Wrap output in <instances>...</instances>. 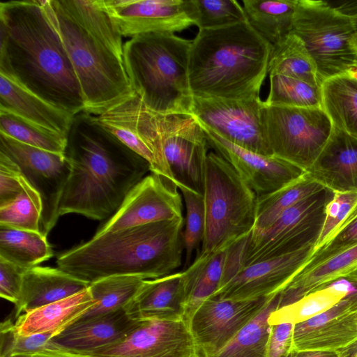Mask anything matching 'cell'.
Returning a JSON list of instances; mask_svg holds the SVG:
<instances>
[{"label":"cell","instance_id":"cell-1","mask_svg":"<svg viewBox=\"0 0 357 357\" xmlns=\"http://www.w3.org/2000/svg\"><path fill=\"white\" fill-rule=\"evenodd\" d=\"M0 74L75 116L81 87L47 0L0 3Z\"/></svg>","mask_w":357,"mask_h":357},{"label":"cell","instance_id":"cell-2","mask_svg":"<svg viewBox=\"0 0 357 357\" xmlns=\"http://www.w3.org/2000/svg\"><path fill=\"white\" fill-rule=\"evenodd\" d=\"M64 153L70 171L59 216L73 213L96 220L112 216L128 193L151 172L144 158L86 112L73 116Z\"/></svg>","mask_w":357,"mask_h":357},{"label":"cell","instance_id":"cell-3","mask_svg":"<svg viewBox=\"0 0 357 357\" xmlns=\"http://www.w3.org/2000/svg\"><path fill=\"white\" fill-rule=\"evenodd\" d=\"M77 77L84 111L94 116L132 96L123 36L102 0H47Z\"/></svg>","mask_w":357,"mask_h":357},{"label":"cell","instance_id":"cell-4","mask_svg":"<svg viewBox=\"0 0 357 357\" xmlns=\"http://www.w3.org/2000/svg\"><path fill=\"white\" fill-rule=\"evenodd\" d=\"M183 226V217L95 234L60 254L56 264L89 284L114 275L163 277L181 264Z\"/></svg>","mask_w":357,"mask_h":357},{"label":"cell","instance_id":"cell-5","mask_svg":"<svg viewBox=\"0 0 357 357\" xmlns=\"http://www.w3.org/2000/svg\"><path fill=\"white\" fill-rule=\"evenodd\" d=\"M272 50L273 45L247 21L199 30L189 56L188 78L193 97H259Z\"/></svg>","mask_w":357,"mask_h":357},{"label":"cell","instance_id":"cell-6","mask_svg":"<svg viewBox=\"0 0 357 357\" xmlns=\"http://www.w3.org/2000/svg\"><path fill=\"white\" fill-rule=\"evenodd\" d=\"M192 41L172 33H151L124 43L131 86L148 109L162 114L192 115L188 78Z\"/></svg>","mask_w":357,"mask_h":357},{"label":"cell","instance_id":"cell-7","mask_svg":"<svg viewBox=\"0 0 357 357\" xmlns=\"http://www.w3.org/2000/svg\"><path fill=\"white\" fill-rule=\"evenodd\" d=\"M203 196L205 230L200 255L226 250L252 231L257 195L233 167L213 152L206 157Z\"/></svg>","mask_w":357,"mask_h":357},{"label":"cell","instance_id":"cell-8","mask_svg":"<svg viewBox=\"0 0 357 357\" xmlns=\"http://www.w3.org/2000/svg\"><path fill=\"white\" fill-rule=\"evenodd\" d=\"M291 33L301 38L314 60L320 81L356 68L352 20L327 2L297 0Z\"/></svg>","mask_w":357,"mask_h":357},{"label":"cell","instance_id":"cell-9","mask_svg":"<svg viewBox=\"0 0 357 357\" xmlns=\"http://www.w3.org/2000/svg\"><path fill=\"white\" fill-rule=\"evenodd\" d=\"M261 122L272 155L307 172L328 140L333 125L322 107L265 105Z\"/></svg>","mask_w":357,"mask_h":357},{"label":"cell","instance_id":"cell-10","mask_svg":"<svg viewBox=\"0 0 357 357\" xmlns=\"http://www.w3.org/2000/svg\"><path fill=\"white\" fill-rule=\"evenodd\" d=\"M333 194L324 188L287 209L265 230L251 232L243 241L240 269L314 244Z\"/></svg>","mask_w":357,"mask_h":357},{"label":"cell","instance_id":"cell-11","mask_svg":"<svg viewBox=\"0 0 357 357\" xmlns=\"http://www.w3.org/2000/svg\"><path fill=\"white\" fill-rule=\"evenodd\" d=\"M56 345L68 357H201L184 319L137 320L121 339L96 349L76 351Z\"/></svg>","mask_w":357,"mask_h":357},{"label":"cell","instance_id":"cell-12","mask_svg":"<svg viewBox=\"0 0 357 357\" xmlns=\"http://www.w3.org/2000/svg\"><path fill=\"white\" fill-rule=\"evenodd\" d=\"M95 116L105 129L144 158L151 173L176 187L164 155L158 113L148 109L135 93Z\"/></svg>","mask_w":357,"mask_h":357},{"label":"cell","instance_id":"cell-13","mask_svg":"<svg viewBox=\"0 0 357 357\" xmlns=\"http://www.w3.org/2000/svg\"><path fill=\"white\" fill-rule=\"evenodd\" d=\"M0 152L13 160L22 176L42 200L40 232L47 236L55 226L61 198L70 165L64 154L56 153L20 142L0 132Z\"/></svg>","mask_w":357,"mask_h":357},{"label":"cell","instance_id":"cell-14","mask_svg":"<svg viewBox=\"0 0 357 357\" xmlns=\"http://www.w3.org/2000/svg\"><path fill=\"white\" fill-rule=\"evenodd\" d=\"M260 97L224 99L193 97L192 115L227 141L264 155H272L261 122Z\"/></svg>","mask_w":357,"mask_h":357},{"label":"cell","instance_id":"cell-15","mask_svg":"<svg viewBox=\"0 0 357 357\" xmlns=\"http://www.w3.org/2000/svg\"><path fill=\"white\" fill-rule=\"evenodd\" d=\"M162 149L176 187L187 186L203 195L208 142L192 115L158 113Z\"/></svg>","mask_w":357,"mask_h":357},{"label":"cell","instance_id":"cell-16","mask_svg":"<svg viewBox=\"0 0 357 357\" xmlns=\"http://www.w3.org/2000/svg\"><path fill=\"white\" fill-rule=\"evenodd\" d=\"M273 296L245 301L211 297L204 301L189 321L201 357H212L218 353Z\"/></svg>","mask_w":357,"mask_h":357},{"label":"cell","instance_id":"cell-17","mask_svg":"<svg viewBox=\"0 0 357 357\" xmlns=\"http://www.w3.org/2000/svg\"><path fill=\"white\" fill-rule=\"evenodd\" d=\"M314 243L296 251L242 267L211 297L245 301L280 293L310 261Z\"/></svg>","mask_w":357,"mask_h":357},{"label":"cell","instance_id":"cell-18","mask_svg":"<svg viewBox=\"0 0 357 357\" xmlns=\"http://www.w3.org/2000/svg\"><path fill=\"white\" fill-rule=\"evenodd\" d=\"M182 208L178 188L151 172L128 193L96 235L183 218Z\"/></svg>","mask_w":357,"mask_h":357},{"label":"cell","instance_id":"cell-19","mask_svg":"<svg viewBox=\"0 0 357 357\" xmlns=\"http://www.w3.org/2000/svg\"><path fill=\"white\" fill-rule=\"evenodd\" d=\"M200 126L208 145L233 167L257 197L272 193L307 172L274 155H264L236 146Z\"/></svg>","mask_w":357,"mask_h":357},{"label":"cell","instance_id":"cell-20","mask_svg":"<svg viewBox=\"0 0 357 357\" xmlns=\"http://www.w3.org/2000/svg\"><path fill=\"white\" fill-rule=\"evenodd\" d=\"M103 6L124 37L151 33H172L194 22L183 0H102Z\"/></svg>","mask_w":357,"mask_h":357},{"label":"cell","instance_id":"cell-21","mask_svg":"<svg viewBox=\"0 0 357 357\" xmlns=\"http://www.w3.org/2000/svg\"><path fill=\"white\" fill-rule=\"evenodd\" d=\"M357 340V321L347 296L332 308L294 324L293 349L337 351Z\"/></svg>","mask_w":357,"mask_h":357},{"label":"cell","instance_id":"cell-22","mask_svg":"<svg viewBox=\"0 0 357 357\" xmlns=\"http://www.w3.org/2000/svg\"><path fill=\"white\" fill-rule=\"evenodd\" d=\"M307 172L333 192H357V138L333 126L328 140Z\"/></svg>","mask_w":357,"mask_h":357},{"label":"cell","instance_id":"cell-23","mask_svg":"<svg viewBox=\"0 0 357 357\" xmlns=\"http://www.w3.org/2000/svg\"><path fill=\"white\" fill-rule=\"evenodd\" d=\"M125 310L134 320H185L184 272L144 280Z\"/></svg>","mask_w":357,"mask_h":357},{"label":"cell","instance_id":"cell-24","mask_svg":"<svg viewBox=\"0 0 357 357\" xmlns=\"http://www.w3.org/2000/svg\"><path fill=\"white\" fill-rule=\"evenodd\" d=\"M125 309L108 314L80 318L52 342L65 349L89 351L111 344L124 337L136 325Z\"/></svg>","mask_w":357,"mask_h":357},{"label":"cell","instance_id":"cell-25","mask_svg":"<svg viewBox=\"0 0 357 357\" xmlns=\"http://www.w3.org/2000/svg\"><path fill=\"white\" fill-rule=\"evenodd\" d=\"M89 283L59 268L34 266L24 275L15 319L20 314L66 298L89 287Z\"/></svg>","mask_w":357,"mask_h":357},{"label":"cell","instance_id":"cell-26","mask_svg":"<svg viewBox=\"0 0 357 357\" xmlns=\"http://www.w3.org/2000/svg\"><path fill=\"white\" fill-rule=\"evenodd\" d=\"M0 112L13 114L66 137L74 116L2 74H0Z\"/></svg>","mask_w":357,"mask_h":357},{"label":"cell","instance_id":"cell-27","mask_svg":"<svg viewBox=\"0 0 357 357\" xmlns=\"http://www.w3.org/2000/svg\"><path fill=\"white\" fill-rule=\"evenodd\" d=\"M357 269V244L306 266L278 295V308L291 304L309 293L345 279Z\"/></svg>","mask_w":357,"mask_h":357},{"label":"cell","instance_id":"cell-28","mask_svg":"<svg viewBox=\"0 0 357 357\" xmlns=\"http://www.w3.org/2000/svg\"><path fill=\"white\" fill-rule=\"evenodd\" d=\"M94 305L95 301L88 287L69 297L20 314L15 319V328L17 333L22 335L61 333Z\"/></svg>","mask_w":357,"mask_h":357},{"label":"cell","instance_id":"cell-29","mask_svg":"<svg viewBox=\"0 0 357 357\" xmlns=\"http://www.w3.org/2000/svg\"><path fill=\"white\" fill-rule=\"evenodd\" d=\"M227 250L209 255H199L184 272L185 320L220 287L224 275Z\"/></svg>","mask_w":357,"mask_h":357},{"label":"cell","instance_id":"cell-30","mask_svg":"<svg viewBox=\"0 0 357 357\" xmlns=\"http://www.w3.org/2000/svg\"><path fill=\"white\" fill-rule=\"evenodd\" d=\"M246 20L271 45L291 33L297 0H243Z\"/></svg>","mask_w":357,"mask_h":357},{"label":"cell","instance_id":"cell-31","mask_svg":"<svg viewBox=\"0 0 357 357\" xmlns=\"http://www.w3.org/2000/svg\"><path fill=\"white\" fill-rule=\"evenodd\" d=\"M322 107L333 126L357 138V79L348 73L321 84Z\"/></svg>","mask_w":357,"mask_h":357},{"label":"cell","instance_id":"cell-32","mask_svg":"<svg viewBox=\"0 0 357 357\" xmlns=\"http://www.w3.org/2000/svg\"><path fill=\"white\" fill-rule=\"evenodd\" d=\"M268 73L291 77L314 86L322 84L314 60L303 40L291 33L273 45Z\"/></svg>","mask_w":357,"mask_h":357},{"label":"cell","instance_id":"cell-33","mask_svg":"<svg viewBox=\"0 0 357 357\" xmlns=\"http://www.w3.org/2000/svg\"><path fill=\"white\" fill-rule=\"evenodd\" d=\"M323 188L307 172L280 189L257 197L255 223L252 233L265 230L287 209Z\"/></svg>","mask_w":357,"mask_h":357},{"label":"cell","instance_id":"cell-34","mask_svg":"<svg viewBox=\"0 0 357 357\" xmlns=\"http://www.w3.org/2000/svg\"><path fill=\"white\" fill-rule=\"evenodd\" d=\"M350 292L347 283L338 280L309 293L291 304L276 309L270 314L268 324L304 322L332 308Z\"/></svg>","mask_w":357,"mask_h":357},{"label":"cell","instance_id":"cell-35","mask_svg":"<svg viewBox=\"0 0 357 357\" xmlns=\"http://www.w3.org/2000/svg\"><path fill=\"white\" fill-rule=\"evenodd\" d=\"M53 256L47 236L41 232L0 226V257L26 269Z\"/></svg>","mask_w":357,"mask_h":357},{"label":"cell","instance_id":"cell-36","mask_svg":"<svg viewBox=\"0 0 357 357\" xmlns=\"http://www.w3.org/2000/svg\"><path fill=\"white\" fill-rule=\"evenodd\" d=\"M278 295L212 357H266L271 328L268 319L278 309Z\"/></svg>","mask_w":357,"mask_h":357},{"label":"cell","instance_id":"cell-37","mask_svg":"<svg viewBox=\"0 0 357 357\" xmlns=\"http://www.w3.org/2000/svg\"><path fill=\"white\" fill-rule=\"evenodd\" d=\"M137 275H114L90 283L95 305L81 318L108 314L125 309L135 298L144 281Z\"/></svg>","mask_w":357,"mask_h":357},{"label":"cell","instance_id":"cell-38","mask_svg":"<svg viewBox=\"0 0 357 357\" xmlns=\"http://www.w3.org/2000/svg\"><path fill=\"white\" fill-rule=\"evenodd\" d=\"M265 105L291 107H322L321 86L282 75H269Z\"/></svg>","mask_w":357,"mask_h":357},{"label":"cell","instance_id":"cell-39","mask_svg":"<svg viewBox=\"0 0 357 357\" xmlns=\"http://www.w3.org/2000/svg\"><path fill=\"white\" fill-rule=\"evenodd\" d=\"M21 182L23 190L12 202L0 207V226L40 232L41 197L22 174Z\"/></svg>","mask_w":357,"mask_h":357},{"label":"cell","instance_id":"cell-40","mask_svg":"<svg viewBox=\"0 0 357 357\" xmlns=\"http://www.w3.org/2000/svg\"><path fill=\"white\" fill-rule=\"evenodd\" d=\"M0 132L25 144L64 154L66 137L44 129L13 114L0 112Z\"/></svg>","mask_w":357,"mask_h":357},{"label":"cell","instance_id":"cell-41","mask_svg":"<svg viewBox=\"0 0 357 357\" xmlns=\"http://www.w3.org/2000/svg\"><path fill=\"white\" fill-rule=\"evenodd\" d=\"M184 6L199 30L247 21L243 6L235 0H190L184 1Z\"/></svg>","mask_w":357,"mask_h":357},{"label":"cell","instance_id":"cell-42","mask_svg":"<svg viewBox=\"0 0 357 357\" xmlns=\"http://www.w3.org/2000/svg\"><path fill=\"white\" fill-rule=\"evenodd\" d=\"M357 215V192H334L327 204L313 255L331 242Z\"/></svg>","mask_w":357,"mask_h":357},{"label":"cell","instance_id":"cell-43","mask_svg":"<svg viewBox=\"0 0 357 357\" xmlns=\"http://www.w3.org/2000/svg\"><path fill=\"white\" fill-rule=\"evenodd\" d=\"M186 208L183 243L185 250V268L190 265L192 253L202 243L205 230V208L203 195L185 185L178 188Z\"/></svg>","mask_w":357,"mask_h":357},{"label":"cell","instance_id":"cell-44","mask_svg":"<svg viewBox=\"0 0 357 357\" xmlns=\"http://www.w3.org/2000/svg\"><path fill=\"white\" fill-rule=\"evenodd\" d=\"M59 333L20 335L15 330L14 321L8 318L0 324V357H19L33 354L46 347Z\"/></svg>","mask_w":357,"mask_h":357},{"label":"cell","instance_id":"cell-45","mask_svg":"<svg viewBox=\"0 0 357 357\" xmlns=\"http://www.w3.org/2000/svg\"><path fill=\"white\" fill-rule=\"evenodd\" d=\"M21 176L17 165L0 152V207L12 202L23 190Z\"/></svg>","mask_w":357,"mask_h":357},{"label":"cell","instance_id":"cell-46","mask_svg":"<svg viewBox=\"0 0 357 357\" xmlns=\"http://www.w3.org/2000/svg\"><path fill=\"white\" fill-rule=\"evenodd\" d=\"M27 270L0 257V296L2 298L14 305L17 302L23 277Z\"/></svg>","mask_w":357,"mask_h":357},{"label":"cell","instance_id":"cell-47","mask_svg":"<svg viewBox=\"0 0 357 357\" xmlns=\"http://www.w3.org/2000/svg\"><path fill=\"white\" fill-rule=\"evenodd\" d=\"M294 324L271 325L266 357H289L293 349Z\"/></svg>","mask_w":357,"mask_h":357},{"label":"cell","instance_id":"cell-48","mask_svg":"<svg viewBox=\"0 0 357 357\" xmlns=\"http://www.w3.org/2000/svg\"><path fill=\"white\" fill-rule=\"evenodd\" d=\"M357 244V215L331 242L317 252L310 263L312 265L336 252Z\"/></svg>","mask_w":357,"mask_h":357},{"label":"cell","instance_id":"cell-49","mask_svg":"<svg viewBox=\"0 0 357 357\" xmlns=\"http://www.w3.org/2000/svg\"><path fill=\"white\" fill-rule=\"evenodd\" d=\"M289 357H339L337 351L304 349L292 350Z\"/></svg>","mask_w":357,"mask_h":357},{"label":"cell","instance_id":"cell-50","mask_svg":"<svg viewBox=\"0 0 357 357\" xmlns=\"http://www.w3.org/2000/svg\"><path fill=\"white\" fill-rule=\"evenodd\" d=\"M335 8L338 11L351 19L356 33H357V0L345 1Z\"/></svg>","mask_w":357,"mask_h":357},{"label":"cell","instance_id":"cell-51","mask_svg":"<svg viewBox=\"0 0 357 357\" xmlns=\"http://www.w3.org/2000/svg\"><path fill=\"white\" fill-rule=\"evenodd\" d=\"M19 357H68L52 341L46 347L33 354Z\"/></svg>","mask_w":357,"mask_h":357},{"label":"cell","instance_id":"cell-52","mask_svg":"<svg viewBox=\"0 0 357 357\" xmlns=\"http://www.w3.org/2000/svg\"><path fill=\"white\" fill-rule=\"evenodd\" d=\"M337 351L339 357H357V340Z\"/></svg>","mask_w":357,"mask_h":357},{"label":"cell","instance_id":"cell-53","mask_svg":"<svg viewBox=\"0 0 357 357\" xmlns=\"http://www.w3.org/2000/svg\"><path fill=\"white\" fill-rule=\"evenodd\" d=\"M345 279L349 280L351 283L357 285V269H356L354 272L349 274Z\"/></svg>","mask_w":357,"mask_h":357},{"label":"cell","instance_id":"cell-54","mask_svg":"<svg viewBox=\"0 0 357 357\" xmlns=\"http://www.w3.org/2000/svg\"><path fill=\"white\" fill-rule=\"evenodd\" d=\"M351 45L354 50V52L356 53V57H357V33H355L352 40H351Z\"/></svg>","mask_w":357,"mask_h":357},{"label":"cell","instance_id":"cell-55","mask_svg":"<svg viewBox=\"0 0 357 357\" xmlns=\"http://www.w3.org/2000/svg\"><path fill=\"white\" fill-rule=\"evenodd\" d=\"M347 73L352 77L357 79V68H354L348 72Z\"/></svg>","mask_w":357,"mask_h":357},{"label":"cell","instance_id":"cell-56","mask_svg":"<svg viewBox=\"0 0 357 357\" xmlns=\"http://www.w3.org/2000/svg\"><path fill=\"white\" fill-rule=\"evenodd\" d=\"M354 315H355V318H356V321H357V312H354Z\"/></svg>","mask_w":357,"mask_h":357},{"label":"cell","instance_id":"cell-57","mask_svg":"<svg viewBox=\"0 0 357 357\" xmlns=\"http://www.w3.org/2000/svg\"><path fill=\"white\" fill-rule=\"evenodd\" d=\"M356 68H357V65H356Z\"/></svg>","mask_w":357,"mask_h":357}]
</instances>
